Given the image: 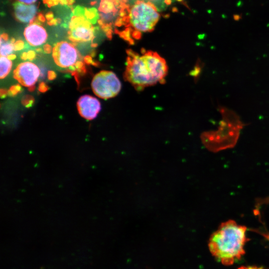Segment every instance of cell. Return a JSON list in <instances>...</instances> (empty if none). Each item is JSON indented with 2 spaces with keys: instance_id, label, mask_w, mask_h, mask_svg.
Returning a JSON list of instances; mask_svg holds the SVG:
<instances>
[{
  "instance_id": "8992f818",
  "label": "cell",
  "mask_w": 269,
  "mask_h": 269,
  "mask_svg": "<svg viewBox=\"0 0 269 269\" xmlns=\"http://www.w3.org/2000/svg\"><path fill=\"white\" fill-rule=\"evenodd\" d=\"M52 57L56 64L62 69L76 71V63L82 61L77 49L66 41L58 42L52 50Z\"/></svg>"
},
{
  "instance_id": "f1b7e54d",
  "label": "cell",
  "mask_w": 269,
  "mask_h": 269,
  "mask_svg": "<svg viewBox=\"0 0 269 269\" xmlns=\"http://www.w3.org/2000/svg\"><path fill=\"white\" fill-rule=\"evenodd\" d=\"M8 94V91L7 92L5 90L1 89L0 91V96L1 97H4L6 95Z\"/></svg>"
},
{
  "instance_id": "d6a6232c",
  "label": "cell",
  "mask_w": 269,
  "mask_h": 269,
  "mask_svg": "<svg viewBox=\"0 0 269 269\" xmlns=\"http://www.w3.org/2000/svg\"><path fill=\"white\" fill-rule=\"evenodd\" d=\"M164 2L167 4V5H169V4H170L171 3V0H164Z\"/></svg>"
},
{
  "instance_id": "52a82bcc",
  "label": "cell",
  "mask_w": 269,
  "mask_h": 269,
  "mask_svg": "<svg viewBox=\"0 0 269 269\" xmlns=\"http://www.w3.org/2000/svg\"><path fill=\"white\" fill-rule=\"evenodd\" d=\"M40 75L38 67L30 62L19 64L13 72V77L21 85L26 87L33 86Z\"/></svg>"
},
{
  "instance_id": "d4e9b609",
  "label": "cell",
  "mask_w": 269,
  "mask_h": 269,
  "mask_svg": "<svg viewBox=\"0 0 269 269\" xmlns=\"http://www.w3.org/2000/svg\"><path fill=\"white\" fill-rule=\"evenodd\" d=\"M43 49L46 53H50L52 51V47L50 45L47 44L44 46Z\"/></svg>"
},
{
  "instance_id": "4fadbf2b",
  "label": "cell",
  "mask_w": 269,
  "mask_h": 269,
  "mask_svg": "<svg viewBox=\"0 0 269 269\" xmlns=\"http://www.w3.org/2000/svg\"><path fill=\"white\" fill-rule=\"evenodd\" d=\"M1 79L5 78L9 73L12 67V62L7 57L1 56L0 59Z\"/></svg>"
},
{
  "instance_id": "6da1fadb",
  "label": "cell",
  "mask_w": 269,
  "mask_h": 269,
  "mask_svg": "<svg viewBox=\"0 0 269 269\" xmlns=\"http://www.w3.org/2000/svg\"><path fill=\"white\" fill-rule=\"evenodd\" d=\"M125 80L135 90L163 83L168 72L165 59L157 52L142 49L140 53L127 49Z\"/></svg>"
},
{
  "instance_id": "30bf717a",
  "label": "cell",
  "mask_w": 269,
  "mask_h": 269,
  "mask_svg": "<svg viewBox=\"0 0 269 269\" xmlns=\"http://www.w3.org/2000/svg\"><path fill=\"white\" fill-rule=\"evenodd\" d=\"M15 18L20 22L32 23L35 19L37 7L35 5H26L18 2L13 3Z\"/></svg>"
},
{
  "instance_id": "484cf974",
  "label": "cell",
  "mask_w": 269,
  "mask_h": 269,
  "mask_svg": "<svg viewBox=\"0 0 269 269\" xmlns=\"http://www.w3.org/2000/svg\"><path fill=\"white\" fill-rule=\"evenodd\" d=\"M45 17L47 19V20L50 21L52 19H53V14L52 12L50 11L48 12L46 15Z\"/></svg>"
},
{
  "instance_id": "7c38bea8",
  "label": "cell",
  "mask_w": 269,
  "mask_h": 269,
  "mask_svg": "<svg viewBox=\"0 0 269 269\" xmlns=\"http://www.w3.org/2000/svg\"><path fill=\"white\" fill-rule=\"evenodd\" d=\"M15 39L12 38L10 41H7L0 39V55L1 56H8L12 54L14 50V43Z\"/></svg>"
},
{
  "instance_id": "ba28073f",
  "label": "cell",
  "mask_w": 269,
  "mask_h": 269,
  "mask_svg": "<svg viewBox=\"0 0 269 269\" xmlns=\"http://www.w3.org/2000/svg\"><path fill=\"white\" fill-rule=\"evenodd\" d=\"M77 108L83 118L91 120L95 118L100 111L101 104L96 98L89 95H84L79 99Z\"/></svg>"
},
{
  "instance_id": "e0dca14e",
  "label": "cell",
  "mask_w": 269,
  "mask_h": 269,
  "mask_svg": "<svg viewBox=\"0 0 269 269\" xmlns=\"http://www.w3.org/2000/svg\"><path fill=\"white\" fill-rule=\"evenodd\" d=\"M15 50H20L24 48V42L21 40H18L14 43Z\"/></svg>"
},
{
  "instance_id": "3957f363",
  "label": "cell",
  "mask_w": 269,
  "mask_h": 269,
  "mask_svg": "<svg viewBox=\"0 0 269 269\" xmlns=\"http://www.w3.org/2000/svg\"><path fill=\"white\" fill-rule=\"evenodd\" d=\"M129 15L130 27L133 31H137L141 33L154 30L160 18V14L153 3L139 0H136L131 7Z\"/></svg>"
},
{
  "instance_id": "cb8c5ba5",
  "label": "cell",
  "mask_w": 269,
  "mask_h": 269,
  "mask_svg": "<svg viewBox=\"0 0 269 269\" xmlns=\"http://www.w3.org/2000/svg\"><path fill=\"white\" fill-rule=\"evenodd\" d=\"M238 269H264L262 267H258L256 266H243Z\"/></svg>"
},
{
  "instance_id": "4dcf8cb0",
  "label": "cell",
  "mask_w": 269,
  "mask_h": 269,
  "mask_svg": "<svg viewBox=\"0 0 269 269\" xmlns=\"http://www.w3.org/2000/svg\"><path fill=\"white\" fill-rule=\"evenodd\" d=\"M7 58H8L10 60L14 59L16 58V55L14 54H12L11 55H9L7 56Z\"/></svg>"
},
{
  "instance_id": "7402d4cb",
  "label": "cell",
  "mask_w": 269,
  "mask_h": 269,
  "mask_svg": "<svg viewBox=\"0 0 269 269\" xmlns=\"http://www.w3.org/2000/svg\"><path fill=\"white\" fill-rule=\"evenodd\" d=\"M28 59L30 60H33L35 57V53L32 50H30L27 52Z\"/></svg>"
},
{
  "instance_id": "ac0fdd59",
  "label": "cell",
  "mask_w": 269,
  "mask_h": 269,
  "mask_svg": "<svg viewBox=\"0 0 269 269\" xmlns=\"http://www.w3.org/2000/svg\"><path fill=\"white\" fill-rule=\"evenodd\" d=\"M62 0H43V2L48 6H54L60 3Z\"/></svg>"
},
{
  "instance_id": "9c48e42d",
  "label": "cell",
  "mask_w": 269,
  "mask_h": 269,
  "mask_svg": "<svg viewBox=\"0 0 269 269\" xmlns=\"http://www.w3.org/2000/svg\"><path fill=\"white\" fill-rule=\"evenodd\" d=\"M27 42L32 46H40L47 40V34L45 29L38 23L32 22L27 26L24 31Z\"/></svg>"
},
{
  "instance_id": "4316f807",
  "label": "cell",
  "mask_w": 269,
  "mask_h": 269,
  "mask_svg": "<svg viewBox=\"0 0 269 269\" xmlns=\"http://www.w3.org/2000/svg\"><path fill=\"white\" fill-rule=\"evenodd\" d=\"M17 0L25 4H32L35 2L37 0Z\"/></svg>"
},
{
  "instance_id": "5bb4252c",
  "label": "cell",
  "mask_w": 269,
  "mask_h": 269,
  "mask_svg": "<svg viewBox=\"0 0 269 269\" xmlns=\"http://www.w3.org/2000/svg\"><path fill=\"white\" fill-rule=\"evenodd\" d=\"M86 15L92 24H95L100 16L97 9L94 7L86 8Z\"/></svg>"
},
{
  "instance_id": "603a6c76",
  "label": "cell",
  "mask_w": 269,
  "mask_h": 269,
  "mask_svg": "<svg viewBox=\"0 0 269 269\" xmlns=\"http://www.w3.org/2000/svg\"><path fill=\"white\" fill-rule=\"evenodd\" d=\"M56 78V74L53 71H49L48 72V78L50 80L54 79Z\"/></svg>"
},
{
  "instance_id": "f546056e",
  "label": "cell",
  "mask_w": 269,
  "mask_h": 269,
  "mask_svg": "<svg viewBox=\"0 0 269 269\" xmlns=\"http://www.w3.org/2000/svg\"><path fill=\"white\" fill-rule=\"evenodd\" d=\"M21 58L23 60H26L28 59L27 52H24L21 55Z\"/></svg>"
},
{
  "instance_id": "2e32d148",
  "label": "cell",
  "mask_w": 269,
  "mask_h": 269,
  "mask_svg": "<svg viewBox=\"0 0 269 269\" xmlns=\"http://www.w3.org/2000/svg\"><path fill=\"white\" fill-rule=\"evenodd\" d=\"M21 90V87L19 85H16L11 87L10 89L8 91V94L9 96H13L20 92Z\"/></svg>"
},
{
  "instance_id": "9a60e30c",
  "label": "cell",
  "mask_w": 269,
  "mask_h": 269,
  "mask_svg": "<svg viewBox=\"0 0 269 269\" xmlns=\"http://www.w3.org/2000/svg\"><path fill=\"white\" fill-rule=\"evenodd\" d=\"M33 102L34 100L33 98L29 96H26L23 97L22 101V103L23 104V105L28 108L31 107L32 105Z\"/></svg>"
},
{
  "instance_id": "277c9868",
  "label": "cell",
  "mask_w": 269,
  "mask_h": 269,
  "mask_svg": "<svg viewBox=\"0 0 269 269\" xmlns=\"http://www.w3.org/2000/svg\"><path fill=\"white\" fill-rule=\"evenodd\" d=\"M64 25L69 28L68 37L73 42H88L94 38L95 27L86 16L85 7L77 6Z\"/></svg>"
},
{
  "instance_id": "e575fe53",
  "label": "cell",
  "mask_w": 269,
  "mask_h": 269,
  "mask_svg": "<svg viewBox=\"0 0 269 269\" xmlns=\"http://www.w3.org/2000/svg\"><path fill=\"white\" fill-rule=\"evenodd\" d=\"M178 1H182V0H177Z\"/></svg>"
},
{
  "instance_id": "83f0119b",
  "label": "cell",
  "mask_w": 269,
  "mask_h": 269,
  "mask_svg": "<svg viewBox=\"0 0 269 269\" xmlns=\"http://www.w3.org/2000/svg\"><path fill=\"white\" fill-rule=\"evenodd\" d=\"M37 18L38 19V20L41 22H44L45 21V18L44 17V16L42 15V14L41 13H39L38 16H37Z\"/></svg>"
},
{
  "instance_id": "d6986e66",
  "label": "cell",
  "mask_w": 269,
  "mask_h": 269,
  "mask_svg": "<svg viewBox=\"0 0 269 269\" xmlns=\"http://www.w3.org/2000/svg\"><path fill=\"white\" fill-rule=\"evenodd\" d=\"M38 90L41 92H45L47 91L48 86L44 82H41L39 84Z\"/></svg>"
},
{
  "instance_id": "7a4b0ae2",
  "label": "cell",
  "mask_w": 269,
  "mask_h": 269,
  "mask_svg": "<svg viewBox=\"0 0 269 269\" xmlns=\"http://www.w3.org/2000/svg\"><path fill=\"white\" fill-rule=\"evenodd\" d=\"M246 231V226L232 220L222 223L210 238L208 246L211 253L223 265H233L245 253Z\"/></svg>"
},
{
  "instance_id": "ffe728a7",
  "label": "cell",
  "mask_w": 269,
  "mask_h": 269,
  "mask_svg": "<svg viewBox=\"0 0 269 269\" xmlns=\"http://www.w3.org/2000/svg\"><path fill=\"white\" fill-rule=\"evenodd\" d=\"M60 19L59 18H53V19L48 21V24L50 25H56L58 23H60Z\"/></svg>"
},
{
  "instance_id": "1f68e13d",
  "label": "cell",
  "mask_w": 269,
  "mask_h": 269,
  "mask_svg": "<svg viewBox=\"0 0 269 269\" xmlns=\"http://www.w3.org/2000/svg\"><path fill=\"white\" fill-rule=\"evenodd\" d=\"M74 1L75 0H67V5H71L74 2Z\"/></svg>"
},
{
  "instance_id": "8fae6325",
  "label": "cell",
  "mask_w": 269,
  "mask_h": 269,
  "mask_svg": "<svg viewBox=\"0 0 269 269\" xmlns=\"http://www.w3.org/2000/svg\"><path fill=\"white\" fill-rule=\"evenodd\" d=\"M99 9L102 13L113 14L115 16L118 11L112 0H101Z\"/></svg>"
},
{
  "instance_id": "44dd1931",
  "label": "cell",
  "mask_w": 269,
  "mask_h": 269,
  "mask_svg": "<svg viewBox=\"0 0 269 269\" xmlns=\"http://www.w3.org/2000/svg\"><path fill=\"white\" fill-rule=\"evenodd\" d=\"M84 61L88 64H92L93 65H96V63L93 61L92 57L90 56H85Z\"/></svg>"
},
{
  "instance_id": "836d02e7",
  "label": "cell",
  "mask_w": 269,
  "mask_h": 269,
  "mask_svg": "<svg viewBox=\"0 0 269 269\" xmlns=\"http://www.w3.org/2000/svg\"><path fill=\"white\" fill-rule=\"evenodd\" d=\"M35 88V87L34 86L29 87V89L30 90H33Z\"/></svg>"
},
{
  "instance_id": "d590c367",
  "label": "cell",
  "mask_w": 269,
  "mask_h": 269,
  "mask_svg": "<svg viewBox=\"0 0 269 269\" xmlns=\"http://www.w3.org/2000/svg\"></svg>"
},
{
  "instance_id": "5b68a950",
  "label": "cell",
  "mask_w": 269,
  "mask_h": 269,
  "mask_svg": "<svg viewBox=\"0 0 269 269\" xmlns=\"http://www.w3.org/2000/svg\"><path fill=\"white\" fill-rule=\"evenodd\" d=\"M121 86L117 75L110 71H100L95 75L92 81V88L95 94L104 99L117 96Z\"/></svg>"
}]
</instances>
